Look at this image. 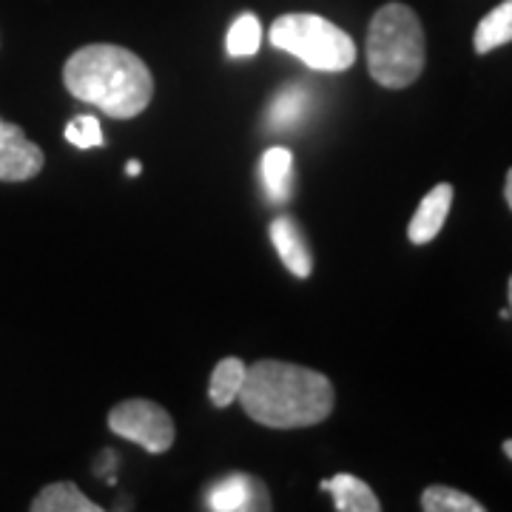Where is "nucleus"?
Segmentation results:
<instances>
[{"label": "nucleus", "instance_id": "ddd939ff", "mask_svg": "<svg viewBox=\"0 0 512 512\" xmlns=\"http://www.w3.org/2000/svg\"><path fill=\"white\" fill-rule=\"evenodd\" d=\"M32 512H100V504L86 498L72 481H57L35 495Z\"/></svg>", "mask_w": 512, "mask_h": 512}, {"label": "nucleus", "instance_id": "f257e3e1", "mask_svg": "<svg viewBox=\"0 0 512 512\" xmlns=\"http://www.w3.org/2000/svg\"><path fill=\"white\" fill-rule=\"evenodd\" d=\"M237 402L251 419L274 430L313 427L333 410V384L311 367L262 359L245 370Z\"/></svg>", "mask_w": 512, "mask_h": 512}, {"label": "nucleus", "instance_id": "6ab92c4d", "mask_svg": "<svg viewBox=\"0 0 512 512\" xmlns=\"http://www.w3.org/2000/svg\"><path fill=\"white\" fill-rule=\"evenodd\" d=\"M140 171H143V165L137 163V160H128V165H126V174H128V177H137Z\"/></svg>", "mask_w": 512, "mask_h": 512}, {"label": "nucleus", "instance_id": "20e7f679", "mask_svg": "<svg viewBox=\"0 0 512 512\" xmlns=\"http://www.w3.org/2000/svg\"><path fill=\"white\" fill-rule=\"evenodd\" d=\"M276 49L299 57L313 72H345L356 63V43L348 32L319 15H282L271 26Z\"/></svg>", "mask_w": 512, "mask_h": 512}, {"label": "nucleus", "instance_id": "f3484780", "mask_svg": "<svg viewBox=\"0 0 512 512\" xmlns=\"http://www.w3.org/2000/svg\"><path fill=\"white\" fill-rule=\"evenodd\" d=\"M259 43H262V26L259 18L245 12L239 15L231 29H228V40H225V49L231 57H254L259 52Z\"/></svg>", "mask_w": 512, "mask_h": 512}, {"label": "nucleus", "instance_id": "7ed1b4c3", "mask_svg": "<svg viewBox=\"0 0 512 512\" xmlns=\"http://www.w3.org/2000/svg\"><path fill=\"white\" fill-rule=\"evenodd\" d=\"M367 69L384 89H404L424 69V29L404 3L382 6L367 29Z\"/></svg>", "mask_w": 512, "mask_h": 512}, {"label": "nucleus", "instance_id": "1a4fd4ad", "mask_svg": "<svg viewBox=\"0 0 512 512\" xmlns=\"http://www.w3.org/2000/svg\"><path fill=\"white\" fill-rule=\"evenodd\" d=\"M271 242H274L276 254L285 262V268L299 279H308L313 271V256L302 228L291 217H276L271 222Z\"/></svg>", "mask_w": 512, "mask_h": 512}, {"label": "nucleus", "instance_id": "4468645a", "mask_svg": "<svg viewBox=\"0 0 512 512\" xmlns=\"http://www.w3.org/2000/svg\"><path fill=\"white\" fill-rule=\"evenodd\" d=\"M512 40V0L498 3L490 15H484L478 23L476 37H473V46H476L478 55H487L498 46H507Z\"/></svg>", "mask_w": 512, "mask_h": 512}, {"label": "nucleus", "instance_id": "f03ea898", "mask_svg": "<svg viewBox=\"0 0 512 512\" xmlns=\"http://www.w3.org/2000/svg\"><path fill=\"white\" fill-rule=\"evenodd\" d=\"M63 83L77 100L97 106L117 120L143 114L154 94L146 63L114 43H92L77 49L66 60Z\"/></svg>", "mask_w": 512, "mask_h": 512}, {"label": "nucleus", "instance_id": "dca6fc26", "mask_svg": "<svg viewBox=\"0 0 512 512\" xmlns=\"http://www.w3.org/2000/svg\"><path fill=\"white\" fill-rule=\"evenodd\" d=\"M421 510L427 512H484V504L473 495L453 490V487H427L421 495Z\"/></svg>", "mask_w": 512, "mask_h": 512}, {"label": "nucleus", "instance_id": "9d476101", "mask_svg": "<svg viewBox=\"0 0 512 512\" xmlns=\"http://www.w3.org/2000/svg\"><path fill=\"white\" fill-rule=\"evenodd\" d=\"M311 89L302 83H291L274 94L265 111V126L271 131H293L311 114Z\"/></svg>", "mask_w": 512, "mask_h": 512}, {"label": "nucleus", "instance_id": "6e6552de", "mask_svg": "<svg viewBox=\"0 0 512 512\" xmlns=\"http://www.w3.org/2000/svg\"><path fill=\"white\" fill-rule=\"evenodd\" d=\"M450 205H453V185L439 183L416 208L410 228H407V237L413 245H427L439 237V231L444 228V220L450 214Z\"/></svg>", "mask_w": 512, "mask_h": 512}, {"label": "nucleus", "instance_id": "2eb2a0df", "mask_svg": "<svg viewBox=\"0 0 512 512\" xmlns=\"http://www.w3.org/2000/svg\"><path fill=\"white\" fill-rule=\"evenodd\" d=\"M245 370H248V365H245L242 359H237V356L222 359L220 365L214 367L211 382H208V396H211V402L217 404V407H228V404L237 402L239 387L245 382Z\"/></svg>", "mask_w": 512, "mask_h": 512}, {"label": "nucleus", "instance_id": "4be33fe9", "mask_svg": "<svg viewBox=\"0 0 512 512\" xmlns=\"http://www.w3.org/2000/svg\"><path fill=\"white\" fill-rule=\"evenodd\" d=\"M510 313H512V279H510Z\"/></svg>", "mask_w": 512, "mask_h": 512}, {"label": "nucleus", "instance_id": "f8f14e48", "mask_svg": "<svg viewBox=\"0 0 512 512\" xmlns=\"http://www.w3.org/2000/svg\"><path fill=\"white\" fill-rule=\"evenodd\" d=\"M322 490L336 498V510L339 512H379L382 510L379 498H376V493L367 487L365 481L356 476H348V473L330 478V481H322Z\"/></svg>", "mask_w": 512, "mask_h": 512}, {"label": "nucleus", "instance_id": "39448f33", "mask_svg": "<svg viewBox=\"0 0 512 512\" xmlns=\"http://www.w3.org/2000/svg\"><path fill=\"white\" fill-rule=\"evenodd\" d=\"M109 427L123 439L140 444L143 450L160 456L174 444V421L168 410L148 399H128L109 413Z\"/></svg>", "mask_w": 512, "mask_h": 512}, {"label": "nucleus", "instance_id": "a211bd4d", "mask_svg": "<svg viewBox=\"0 0 512 512\" xmlns=\"http://www.w3.org/2000/svg\"><path fill=\"white\" fill-rule=\"evenodd\" d=\"M66 140L72 143L74 148H94V146H103V126H100V120L92 117V114H80V117H74L72 123L66 126Z\"/></svg>", "mask_w": 512, "mask_h": 512}, {"label": "nucleus", "instance_id": "412c9836", "mask_svg": "<svg viewBox=\"0 0 512 512\" xmlns=\"http://www.w3.org/2000/svg\"><path fill=\"white\" fill-rule=\"evenodd\" d=\"M504 453L512 458V439L510 441H504Z\"/></svg>", "mask_w": 512, "mask_h": 512}, {"label": "nucleus", "instance_id": "0eeeda50", "mask_svg": "<svg viewBox=\"0 0 512 512\" xmlns=\"http://www.w3.org/2000/svg\"><path fill=\"white\" fill-rule=\"evenodd\" d=\"M205 507L214 512H265L271 510V493L268 487L254 476L234 473V476L220 478L208 495Z\"/></svg>", "mask_w": 512, "mask_h": 512}, {"label": "nucleus", "instance_id": "aec40b11", "mask_svg": "<svg viewBox=\"0 0 512 512\" xmlns=\"http://www.w3.org/2000/svg\"><path fill=\"white\" fill-rule=\"evenodd\" d=\"M504 194H507V202H510V208H512V168H510V174H507V188H504Z\"/></svg>", "mask_w": 512, "mask_h": 512}, {"label": "nucleus", "instance_id": "423d86ee", "mask_svg": "<svg viewBox=\"0 0 512 512\" xmlns=\"http://www.w3.org/2000/svg\"><path fill=\"white\" fill-rule=\"evenodd\" d=\"M43 163V151L23 134V128L0 123V183H26L43 171Z\"/></svg>", "mask_w": 512, "mask_h": 512}, {"label": "nucleus", "instance_id": "9b49d317", "mask_svg": "<svg viewBox=\"0 0 512 512\" xmlns=\"http://www.w3.org/2000/svg\"><path fill=\"white\" fill-rule=\"evenodd\" d=\"M262 191L271 202H288L293 194V154L288 148H268L259 160Z\"/></svg>", "mask_w": 512, "mask_h": 512}]
</instances>
